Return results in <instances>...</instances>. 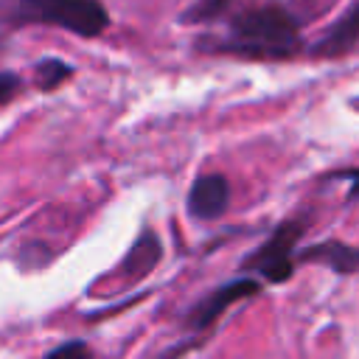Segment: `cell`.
Segmentation results:
<instances>
[{
	"mask_svg": "<svg viewBox=\"0 0 359 359\" xmlns=\"http://www.w3.org/2000/svg\"><path fill=\"white\" fill-rule=\"evenodd\" d=\"M294 261H300V264H320V266H328L337 275H351V272L359 269V247L337 241V238H328V241H317V244L300 247Z\"/></svg>",
	"mask_w": 359,
	"mask_h": 359,
	"instance_id": "obj_6",
	"label": "cell"
},
{
	"mask_svg": "<svg viewBox=\"0 0 359 359\" xmlns=\"http://www.w3.org/2000/svg\"><path fill=\"white\" fill-rule=\"evenodd\" d=\"M359 42V0L334 22L325 28V34L311 45V53L314 56H342L348 53L353 45Z\"/></svg>",
	"mask_w": 359,
	"mask_h": 359,
	"instance_id": "obj_7",
	"label": "cell"
},
{
	"mask_svg": "<svg viewBox=\"0 0 359 359\" xmlns=\"http://www.w3.org/2000/svg\"><path fill=\"white\" fill-rule=\"evenodd\" d=\"M205 48L241 59H289L303 48L300 20L280 3L250 6L236 11L227 31Z\"/></svg>",
	"mask_w": 359,
	"mask_h": 359,
	"instance_id": "obj_1",
	"label": "cell"
},
{
	"mask_svg": "<svg viewBox=\"0 0 359 359\" xmlns=\"http://www.w3.org/2000/svg\"><path fill=\"white\" fill-rule=\"evenodd\" d=\"M42 359H93V353L84 339H67V342H59L56 348H50Z\"/></svg>",
	"mask_w": 359,
	"mask_h": 359,
	"instance_id": "obj_11",
	"label": "cell"
},
{
	"mask_svg": "<svg viewBox=\"0 0 359 359\" xmlns=\"http://www.w3.org/2000/svg\"><path fill=\"white\" fill-rule=\"evenodd\" d=\"M0 11L17 25H50L84 39L109 28V11L101 0H0Z\"/></svg>",
	"mask_w": 359,
	"mask_h": 359,
	"instance_id": "obj_2",
	"label": "cell"
},
{
	"mask_svg": "<svg viewBox=\"0 0 359 359\" xmlns=\"http://www.w3.org/2000/svg\"><path fill=\"white\" fill-rule=\"evenodd\" d=\"M306 219H286L280 222L244 261L241 272L266 280V283H283L294 272V255H297V241L306 233Z\"/></svg>",
	"mask_w": 359,
	"mask_h": 359,
	"instance_id": "obj_3",
	"label": "cell"
},
{
	"mask_svg": "<svg viewBox=\"0 0 359 359\" xmlns=\"http://www.w3.org/2000/svg\"><path fill=\"white\" fill-rule=\"evenodd\" d=\"M160 255H163L160 238H157L149 227H143L140 236H137V241H135V244L129 247V252L123 255V261H121V266H118V275L123 278V283H132V280L149 275V272L160 264Z\"/></svg>",
	"mask_w": 359,
	"mask_h": 359,
	"instance_id": "obj_8",
	"label": "cell"
},
{
	"mask_svg": "<svg viewBox=\"0 0 359 359\" xmlns=\"http://www.w3.org/2000/svg\"><path fill=\"white\" fill-rule=\"evenodd\" d=\"M230 3H233V0H196V3L182 14V20H185V22H205V20H213V17H219Z\"/></svg>",
	"mask_w": 359,
	"mask_h": 359,
	"instance_id": "obj_10",
	"label": "cell"
},
{
	"mask_svg": "<svg viewBox=\"0 0 359 359\" xmlns=\"http://www.w3.org/2000/svg\"><path fill=\"white\" fill-rule=\"evenodd\" d=\"M20 90H22V79H20L17 73L0 70V107H3V104H8Z\"/></svg>",
	"mask_w": 359,
	"mask_h": 359,
	"instance_id": "obj_12",
	"label": "cell"
},
{
	"mask_svg": "<svg viewBox=\"0 0 359 359\" xmlns=\"http://www.w3.org/2000/svg\"><path fill=\"white\" fill-rule=\"evenodd\" d=\"M70 76H73V67H70L65 59H56V56H45V59L36 62V67H34V84H36L39 90H56V87H62Z\"/></svg>",
	"mask_w": 359,
	"mask_h": 359,
	"instance_id": "obj_9",
	"label": "cell"
},
{
	"mask_svg": "<svg viewBox=\"0 0 359 359\" xmlns=\"http://www.w3.org/2000/svg\"><path fill=\"white\" fill-rule=\"evenodd\" d=\"M258 292H261V280L258 278H252V275L233 278V280L216 286L213 292H208L205 297H199L188 309V314L182 317V323H185L188 331H208L233 303H241V300H247V297H252Z\"/></svg>",
	"mask_w": 359,
	"mask_h": 359,
	"instance_id": "obj_4",
	"label": "cell"
},
{
	"mask_svg": "<svg viewBox=\"0 0 359 359\" xmlns=\"http://www.w3.org/2000/svg\"><path fill=\"white\" fill-rule=\"evenodd\" d=\"M185 208L199 222H213V219L224 216V210L230 208V182H227V177L219 174V171L199 174L188 188Z\"/></svg>",
	"mask_w": 359,
	"mask_h": 359,
	"instance_id": "obj_5",
	"label": "cell"
},
{
	"mask_svg": "<svg viewBox=\"0 0 359 359\" xmlns=\"http://www.w3.org/2000/svg\"><path fill=\"white\" fill-rule=\"evenodd\" d=\"M328 180H345L351 188H348V202H356L359 199V168H339L334 174H328Z\"/></svg>",
	"mask_w": 359,
	"mask_h": 359,
	"instance_id": "obj_13",
	"label": "cell"
}]
</instances>
